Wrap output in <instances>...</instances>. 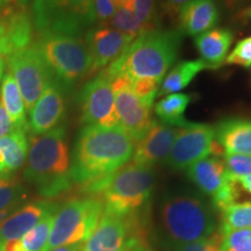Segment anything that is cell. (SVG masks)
I'll return each mask as SVG.
<instances>
[{"instance_id":"bcb514c9","label":"cell","mask_w":251,"mask_h":251,"mask_svg":"<svg viewBox=\"0 0 251 251\" xmlns=\"http://www.w3.org/2000/svg\"><path fill=\"white\" fill-rule=\"evenodd\" d=\"M5 2H9V1H12V0H4Z\"/></svg>"},{"instance_id":"83f0119b","label":"cell","mask_w":251,"mask_h":251,"mask_svg":"<svg viewBox=\"0 0 251 251\" xmlns=\"http://www.w3.org/2000/svg\"><path fill=\"white\" fill-rule=\"evenodd\" d=\"M130 11L144 31L159 29L161 19L157 12L155 0H131Z\"/></svg>"},{"instance_id":"7dc6e473","label":"cell","mask_w":251,"mask_h":251,"mask_svg":"<svg viewBox=\"0 0 251 251\" xmlns=\"http://www.w3.org/2000/svg\"><path fill=\"white\" fill-rule=\"evenodd\" d=\"M159 1H161V2H162V1H163V0H159Z\"/></svg>"},{"instance_id":"7c38bea8","label":"cell","mask_w":251,"mask_h":251,"mask_svg":"<svg viewBox=\"0 0 251 251\" xmlns=\"http://www.w3.org/2000/svg\"><path fill=\"white\" fill-rule=\"evenodd\" d=\"M78 101L80 105L81 124L103 127L120 126L115 111L113 81L105 70L100 71L84 85Z\"/></svg>"},{"instance_id":"ee69618b","label":"cell","mask_w":251,"mask_h":251,"mask_svg":"<svg viewBox=\"0 0 251 251\" xmlns=\"http://www.w3.org/2000/svg\"><path fill=\"white\" fill-rule=\"evenodd\" d=\"M9 214V211H0V225L4 222V220L7 218Z\"/></svg>"},{"instance_id":"e575fe53","label":"cell","mask_w":251,"mask_h":251,"mask_svg":"<svg viewBox=\"0 0 251 251\" xmlns=\"http://www.w3.org/2000/svg\"><path fill=\"white\" fill-rule=\"evenodd\" d=\"M9 13H11V6L4 0H0V54L4 57L6 55V49H7Z\"/></svg>"},{"instance_id":"d590c367","label":"cell","mask_w":251,"mask_h":251,"mask_svg":"<svg viewBox=\"0 0 251 251\" xmlns=\"http://www.w3.org/2000/svg\"><path fill=\"white\" fill-rule=\"evenodd\" d=\"M115 4L113 0H94V15L99 26H106L115 13Z\"/></svg>"},{"instance_id":"52a82bcc","label":"cell","mask_w":251,"mask_h":251,"mask_svg":"<svg viewBox=\"0 0 251 251\" xmlns=\"http://www.w3.org/2000/svg\"><path fill=\"white\" fill-rule=\"evenodd\" d=\"M103 211L105 206L98 197L69 200L54 216L45 251L85 242L98 226Z\"/></svg>"},{"instance_id":"f546056e","label":"cell","mask_w":251,"mask_h":251,"mask_svg":"<svg viewBox=\"0 0 251 251\" xmlns=\"http://www.w3.org/2000/svg\"><path fill=\"white\" fill-rule=\"evenodd\" d=\"M220 251H251V229H237L221 233Z\"/></svg>"},{"instance_id":"74e56055","label":"cell","mask_w":251,"mask_h":251,"mask_svg":"<svg viewBox=\"0 0 251 251\" xmlns=\"http://www.w3.org/2000/svg\"><path fill=\"white\" fill-rule=\"evenodd\" d=\"M188 1H190V0H163V13H164L169 19L174 20V19L178 17V13L180 12V9L183 8Z\"/></svg>"},{"instance_id":"836d02e7","label":"cell","mask_w":251,"mask_h":251,"mask_svg":"<svg viewBox=\"0 0 251 251\" xmlns=\"http://www.w3.org/2000/svg\"><path fill=\"white\" fill-rule=\"evenodd\" d=\"M228 177V176H227ZM238 184L235 180L229 179L226 181V184L220 188V191L215 194L213 198V205L215 206V208H218L219 211H224L225 208H227L228 206H230L231 203L236 202V199L238 198Z\"/></svg>"},{"instance_id":"e0dca14e","label":"cell","mask_w":251,"mask_h":251,"mask_svg":"<svg viewBox=\"0 0 251 251\" xmlns=\"http://www.w3.org/2000/svg\"><path fill=\"white\" fill-rule=\"evenodd\" d=\"M178 30L183 35L198 36L213 29L220 21L216 0H190L178 13Z\"/></svg>"},{"instance_id":"1f68e13d","label":"cell","mask_w":251,"mask_h":251,"mask_svg":"<svg viewBox=\"0 0 251 251\" xmlns=\"http://www.w3.org/2000/svg\"><path fill=\"white\" fill-rule=\"evenodd\" d=\"M226 174L231 180L251 175V156L236 155V153H224Z\"/></svg>"},{"instance_id":"2e32d148","label":"cell","mask_w":251,"mask_h":251,"mask_svg":"<svg viewBox=\"0 0 251 251\" xmlns=\"http://www.w3.org/2000/svg\"><path fill=\"white\" fill-rule=\"evenodd\" d=\"M64 114L65 100L63 89L54 80L30 109L28 129L34 136L49 133L58 127Z\"/></svg>"},{"instance_id":"7a4b0ae2","label":"cell","mask_w":251,"mask_h":251,"mask_svg":"<svg viewBox=\"0 0 251 251\" xmlns=\"http://www.w3.org/2000/svg\"><path fill=\"white\" fill-rule=\"evenodd\" d=\"M183 42L179 30L155 29L136 37L127 49L105 69L111 78L122 77L128 81L150 80L161 85L175 62Z\"/></svg>"},{"instance_id":"ac0fdd59","label":"cell","mask_w":251,"mask_h":251,"mask_svg":"<svg viewBox=\"0 0 251 251\" xmlns=\"http://www.w3.org/2000/svg\"><path fill=\"white\" fill-rule=\"evenodd\" d=\"M234 42V33L229 28L213 29L194 37V46L200 55V59L208 69L221 68L225 64L227 54Z\"/></svg>"},{"instance_id":"cb8c5ba5","label":"cell","mask_w":251,"mask_h":251,"mask_svg":"<svg viewBox=\"0 0 251 251\" xmlns=\"http://www.w3.org/2000/svg\"><path fill=\"white\" fill-rule=\"evenodd\" d=\"M0 102L11 118L14 127L17 129L28 130V122L26 117V107L21 96L20 90L15 83L13 76L11 74H6L1 80V89H0Z\"/></svg>"},{"instance_id":"c3c4849f","label":"cell","mask_w":251,"mask_h":251,"mask_svg":"<svg viewBox=\"0 0 251 251\" xmlns=\"http://www.w3.org/2000/svg\"><path fill=\"white\" fill-rule=\"evenodd\" d=\"M146 251H149V250H146Z\"/></svg>"},{"instance_id":"9a60e30c","label":"cell","mask_w":251,"mask_h":251,"mask_svg":"<svg viewBox=\"0 0 251 251\" xmlns=\"http://www.w3.org/2000/svg\"><path fill=\"white\" fill-rule=\"evenodd\" d=\"M177 131L178 127L152 120L148 131L135 143L131 162L151 168L157 163L165 161L170 153Z\"/></svg>"},{"instance_id":"60d3db41","label":"cell","mask_w":251,"mask_h":251,"mask_svg":"<svg viewBox=\"0 0 251 251\" xmlns=\"http://www.w3.org/2000/svg\"><path fill=\"white\" fill-rule=\"evenodd\" d=\"M235 181H236V183L240 185L244 191H247L248 193L251 194V175L246 176V177L237 178Z\"/></svg>"},{"instance_id":"ab89813d","label":"cell","mask_w":251,"mask_h":251,"mask_svg":"<svg viewBox=\"0 0 251 251\" xmlns=\"http://www.w3.org/2000/svg\"><path fill=\"white\" fill-rule=\"evenodd\" d=\"M228 12H237L246 6L249 0H219Z\"/></svg>"},{"instance_id":"5b68a950","label":"cell","mask_w":251,"mask_h":251,"mask_svg":"<svg viewBox=\"0 0 251 251\" xmlns=\"http://www.w3.org/2000/svg\"><path fill=\"white\" fill-rule=\"evenodd\" d=\"M161 218L166 234L179 246L211 237L215 229V220L209 207L191 193L166 197L162 203Z\"/></svg>"},{"instance_id":"8fae6325","label":"cell","mask_w":251,"mask_h":251,"mask_svg":"<svg viewBox=\"0 0 251 251\" xmlns=\"http://www.w3.org/2000/svg\"><path fill=\"white\" fill-rule=\"evenodd\" d=\"M5 61L20 90L26 111L30 112L47 87L54 81V77L35 43L14 52Z\"/></svg>"},{"instance_id":"44dd1931","label":"cell","mask_w":251,"mask_h":251,"mask_svg":"<svg viewBox=\"0 0 251 251\" xmlns=\"http://www.w3.org/2000/svg\"><path fill=\"white\" fill-rule=\"evenodd\" d=\"M186 174L201 192L211 197H214L228 180L224 161L215 156L196 162L186 169Z\"/></svg>"},{"instance_id":"ba28073f","label":"cell","mask_w":251,"mask_h":251,"mask_svg":"<svg viewBox=\"0 0 251 251\" xmlns=\"http://www.w3.org/2000/svg\"><path fill=\"white\" fill-rule=\"evenodd\" d=\"M33 23L40 35L81 36L96 24L94 0H34Z\"/></svg>"},{"instance_id":"8d00e7d4","label":"cell","mask_w":251,"mask_h":251,"mask_svg":"<svg viewBox=\"0 0 251 251\" xmlns=\"http://www.w3.org/2000/svg\"><path fill=\"white\" fill-rule=\"evenodd\" d=\"M220 238L216 235H212L211 237L205 240L197 241V242L180 244L178 246L177 251H220L219 244Z\"/></svg>"},{"instance_id":"f6af8a7d","label":"cell","mask_w":251,"mask_h":251,"mask_svg":"<svg viewBox=\"0 0 251 251\" xmlns=\"http://www.w3.org/2000/svg\"><path fill=\"white\" fill-rule=\"evenodd\" d=\"M248 15H249V17H251V8L249 9V11H248Z\"/></svg>"},{"instance_id":"4fadbf2b","label":"cell","mask_w":251,"mask_h":251,"mask_svg":"<svg viewBox=\"0 0 251 251\" xmlns=\"http://www.w3.org/2000/svg\"><path fill=\"white\" fill-rule=\"evenodd\" d=\"M119 124L136 143L152 124V103L144 101L122 77L112 78Z\"/></svg>"},{"instance_id":"ffe728a7","label":"cell","mask_w":251,"mask_h":251,"mask_svg":"<svg viewBox=\"0 0 251 251\" xmlns=\"http://www.w3.org/2000/svg\"><path fill=\"white\" fill-rule=\"evenodd\" d=\"M215 140L225 153L251 156V120L225 119L215 126Z\"/></svg>"},{"instance_id":"8992f818","label":"cell","mask_w":251,"mask_h":251,"mask_svg":"<svg viewBox=\"0 0 251 251\" xmlns=\"http://www.w3.org/2000/svg\"><path fill=\"white\" fill-rule=\"evenodd\" d=\"M45 58L54 80L64 89H71L89 77L91 56L83 37L68 34H45L35 43Z\"/></svg>"},{"instance_id":"b9f144b4","label":"cell","mask_w":251,"mask_h":251,"mask_svg":"<svg viewBox=\"0 0 251 251\" xmlns=\"http://www.w3.org/2000/svg\"><path fill=\"white\" fill-rule=\"evenodd\" d=\"M81 244L83 243H77V244H71V246H64V247H58L55 249L48 250V251H81Z\"/></svg>"},{"instance_id":"d6986e66","label":"cell","mask_w":251,"mask_h":251,"mask_svg":"<svg viewBox=\"0 0 251 251\" xmlns=\"http://www.w3.org/2000/svg\"><path fill=\"white\" fill-rule=\"evenodd\" d=\"M49 212L51 207L48 203L33 202L7 216L0 225V247L9 241L23 238Z\"/></svg>"},{"instance_id":"484cf974","label":"cell","mask_w":251,"mask_h":251,"mask_svg":"<svg viewBox=\"0 0 251 251\" xmlns=\"http://www.w3.org/2000/svg\"><path fill=\"white\" fill-rule=\"evenodd\" d=\"M251 229V202H234L222 211L221 233Z\"/></svg>"},{"instance_id":"d6a6232c","label":"cell","mask_w":251,"mask_h":251,"mask_svg":"<svg viewBox=\"0 0 251 251\" xmlns=\"http://www.w3.org/2000/svg\"><path fill=\"white\" fill-rule=\"evenodd\" d=\"M228 65L251 68V36L241 40L225 61Z\"/></svg>"},{"instance_id":"3957f363","label":"cell","mask_w":251,"mask_h":251,"mask_svg":"<svg viewBox=\"0 0 251 251\" xmlns=\"http://www.w3.org/2000/svg\"><path fill=\"white\" fill-rule=\"evenodd\" d=\"M25 178L41 196L55 197L71 184V166L64 127L30 139Z\"/></svg>"},{"instance_id":"603a6c76","label":"cell","mask_w":251,"mask_h":251,"mask_svg":"<svg viewBox=\"0 0 251 251\" xmlns=\"http://www.w3.org/2000/svg\"><path fill=\"white\" fill-rule=\"evenodd\" d=\"M207 65L201 59H190V61L178 62L171 71L163 78L158 89V96H168L172 93H179L180 91L190 85L192 80Z\"/></svg>"},{"instance_id":"277c9868","label":"cell","mask_w":251,"mask_h":251,"mask_svg":"<svg viewBox=\"0 0 251 251\" xmlns=\"http://www.w3.org/2000/svg\"><path fill=\"white\" fill-rule=\"evenodd\" d=\"M155 186V174L149 166L130 162L114 174L83 185L87 193L101 199L105 211L126 216L137 214L149 201Z\"/></svg>"},{"instance_id":"4dcf8cb0","label":"cell","mask_w":251,"mask_h":251,"mask_svg":"<svg viewBox=\"0 0 251 251\" xmlns=\"http://www.w3.org/2000/svg\"><path fill=\"white\" fill-rule=\"evenodd\" d=\"M24 197V188L14 178H0V211H9Z\"/></svg>"},{"instance_id":"9c48e42d","label":"cell","mask_w":251,"mask_h":251,"mask_svg":"<svg viewBox=\"0 0 251 251\" xmlns=\"http://www.w3.org/2000/svg\"><path fill=\"white\" fill-rule=\"evenodd\" d=\"M137 214L120 216L103 211L81 251H146Z\"/></svg>"},{"instance_id":"6da1fadb","label":"cell","mask_w":251,"mask_h":251,"mask_svg":"<svg viewBox=\"0 0 251 251\" xmlns=\"http://www.w3.org/2000/svg\"><path fill=\"white\" fill-rule=\"evenodd\" d=\"M134 148V140L121 126H84L75 146L72 181L86 185L114 174L130 161Z\"/></svg>"},{"instance_id":"5bb4252c","label":"cell","mask_w":251,"mask_h":251,"mask_svg":"<svg viewBox=\"0 0 251 251\" xmlns=\"http://www.w3.org/2000/svg\"><path fill=\"white\" fill-rule=\"evenodd\" d=\"M134 39L108 26H98L86 33L85 42L89 48L91 61L89 76L105 70L121 56Z\"/></svg>"},{"instance_id":"d4e9b609","label":"cell","mask_w":251,"mask_h":251,"mask_svg":"<svg viewBox=\"0 0 251 251\" xmlns=\"http://www.w3.org/2000/svg\"><path fill=\"white\" fill-rule=\"evenodd\" d=\"M193 96L187 93L168 94L155 105V113L162 124L180 127L186 124L185 112L192 101Z\"/></svg>"},{"instance_id":"7402d4cb","label":"cell","mask_w":251,"mask_h":251,"mask_svg":"<svg viewBox=\"0 0 251 251\" xmlns=\"http://www.w3.org/2000/svg\"><path fill=\"white\" fill-rule=\"evenodd\" d=\"M26 130L15 129L11 134L0 137V175L7 176L18 170L28 155Z\"/></svg>"},{"instance_id":"f1b7e54d","label":"cell","mask_w":251,"mask_h":251,"mask_svg":"<svg viewBox=\"0 0 251 251\" xmlns=\"http://www.w3.org/2000/svg\"><path fill=\"white\" fill-rule=\"evenodd\" d=\"M106 26L120 31V33L134 40L140 35H142L143 33H146L139 21H137V19L135 18L133 12L124 7H117L114 15H113Z\"/></svg>"},{"instance_id":"f35d334b","label":"cell","mask_w":251,"mask_h":251,"mask_svg":"<svg viewBox=\"0 0 251 251\" xmlns=\"http://www.w3.org/2000/svg\"><path fill=\"white\" fill-rule=\"evenodd\" d=\"M15 129H17V128L14 127L11 118L8 117L7 112H6L4 106H2V103L0 102V137L11 134L12 131Z\"/></svg>"},{"instance_id":"7bdbcfd3","label":"cell","mask_w":251,"mask_h":251,"mask_svg":"<svg viewBox=\"0 0 251 251\" xmlns=\"http://www.w3.org/2000/svg\"><path fill=\"white\" fill-rule=\"evenodd\" d=\"M5 67H6V61L5 57L0 54V83H1L2 78H4V71H5Z\"/></svg>"},{"instance_id":"4316f807","label":"cell","mask_w":251,"mask_h":251,"mask_svg":"<svg viewBox=\"0 0 251 251\" xmlns=\"http://www.w3.org/2000/svg\"><path fill=\"white\" fill-rule=\"evenodd\" d=\"M54 215L51 212L43 216L33 229L21 238L24 251H45L51 231Z\"/></svg>"},{"instance_id":"30bf717a","label":"cell","mask_w":251,"mask_h":251,"mask_svg":"<svg viewBox=\"0 0 251 251\" xmlns=\"http://www.w3.org/2000/svg\"><path fill=\"white\" fill-rule=\"evenodd\" d=\"M224 149L215 140V127L199 122H186L178 127L175 142L165 159L174 170H186L208 156H224Z\"/></svg>"}]
</instances>
